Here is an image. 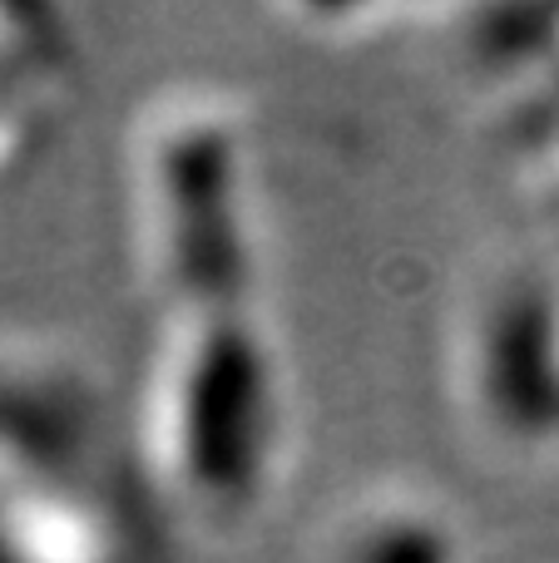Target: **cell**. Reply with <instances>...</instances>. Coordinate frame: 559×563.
<instances>
[{
	"mask_svg": "<svg viewBox=\"0 0 559 563\" xmlns=\"http://www.w3.org/2000/svg\"><path fill=\"white\" fill-rule=\"evenodd\" d=\"M139 450L158 505L204 534H238L263 509L283 455V386L248 297L164 307Z\"/></svg>",
	"mask_w": 559,
	"mask_h": 563,
	"instance_id": "cell-1",
	"label": "cell"
},
{
	"mask_svg": "<svg viewBox=\"0 0 559 563\" xmlns=\"http://www.w3.org/2000/svg\"><path fill=\"white\" fill-rule=\"evenodd\" d=\"M248 124L218 89H168L129 134V218L158 311L248 297Z\"/></svg>",
	"mask_w": 559,
	"mask_h": 563,
	"instance_id": "cell-2",
	"label": "cell"
},
{
	"mask_svg": "<svg viewBox=\"0 0 559 563\" xmlns=\"http://www.w3.org/2000/svg\"><path fill=\"white\" fill-rule=\"evenodd\" d=\"M451 380L471 430L491 445L559 440V282L530 263L475 282L456 311Z\"/></svg>",
	"mask_w": 559,
	"mask_h": 563,
	"instance_id": "cell-3",
	"label": "cell"
},
{
	"mask_svg": "<svg viewBox=\"0 0 559 563\" xmlns=\"http://www.w3.org/2000/svg\"><path fill=\"white\" fill-rule=\"evenodd\" d=\"M0 563H139L124 515L79 470L0 479Z\"/></svg>",
	"mask_w": 559,
	"mask_h": 563,
	"instance_id": "cell-4",
	"label": "cell"
},
{
	"mask_svg": "<svg viewBox=\"0 0 559 563\" xmlns=\"http://www.w3.org/2000/svg\"><path fill=\"white\" fill-rule=\"evenodd\" d=\"M322 563H461V529L431 495L382 485L342 509Z\"/></svg>",
	"mask_w": 559,
	"mask_h": 563,
	"instance_id": "cell-5",
	"label": "cell"
}]
</instances>
